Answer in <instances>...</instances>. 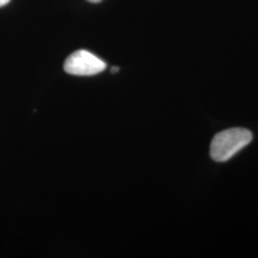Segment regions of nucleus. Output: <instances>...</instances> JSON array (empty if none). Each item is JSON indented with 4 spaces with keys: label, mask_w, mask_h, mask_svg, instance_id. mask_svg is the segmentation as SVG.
<instances>
[{
    "label": "nucleus",
    "mask_w": 258,
    "mask_h": 258,
    "mask_svg": "<svg viewBox=\"0 0 258 258\" xmlns=\"http://www.w3.org/2000/svg\"><path fill=\"white\" fill-rule=\"evenodd\" d=\"M252 140L251 132L246 128H230L217 133L212 139L210 154L216 162H226Z\"/></svg>",
    "instance_id": "f257e3e1"
},
{
    "label": "nucleus",
    "mask_w": 258,
    "mask_h": 258,
    "mask_svg": "<svg viewBox=\"0 0 258 258\" xmlns=\"http://www.w3.org/2000/svg\"><path fill=\"white\" fill-rule=\"evenodd\" d=\"M105 68L106 63L102 59L86 50L76 51L64 62L65 72L74 76H94Z\"/></svg>",
    "instance_id": "f03ea898"
},
{
    "label": "nucleus",
    "mask_w": 258,
    "mask_h": 258,
    "mask_svg": "<svg viewBox=\"0 0 258 258\" xmlns=\"http://www.w3.org/2000/svg\"><path fill=\"white\" fill-rule=\"evenodd\" d=\"M10 0H0V7L5 6V5H6V4H8Z\"/></svg>",
    "instance_id": "7ed1b4c3"
},
{
    "label": "nucleus",
    "mask_w": 258,
    "mask_h": 258,
    "mask_svg": "<svg viewBox=\"0 0 258 258\" xmlns=\"http://www.w3.org/2000/svg\"><path fill=\"white\" fill-rule=\"evenodd\" d=\"M118 71H119V68H118V67H113V68H112V72H113V73H116V72H118Z\"/></svg>",
    "instance_id": "20e7f679"
},
{
    "label": "nucleus",
    "mask_w": 258,
    "mask_h": 258,
    "mask_svg": "<svg viewBox=\"0 0 258 258\" xmlns=\"http://www.w3.org/2000/svg\"><path fill=\"white\" fill-rule=\"evenodd\" d=\"M87 1H89L91 3H99V2H101L102 0H87Z\"/></svg>",
    "instance_id": "39448f33"
}]
</instances>
